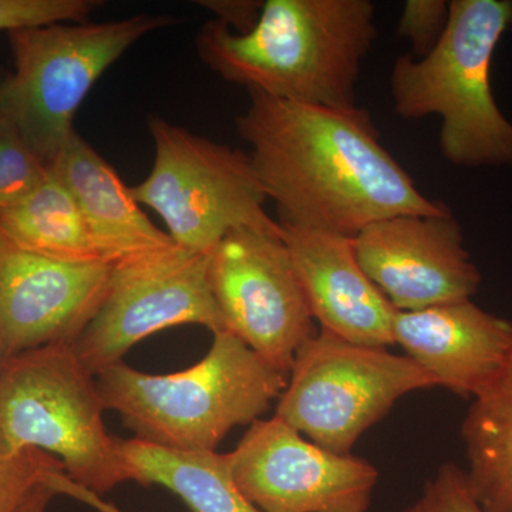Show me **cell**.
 <instances>
[{
  "mask_svg": "<svg viewBox=\"0 0 512 512\" xmlns=\"http://www.w3.org/2000/svg\"><path fill=\"white\" fill-rule=\"evenodd\" d=\"M237 131L251 146L281 225L355 238L386 218L448 210L421 194L362 107L330 109L249 92Z\"/></svg>",
  "mask_w": 512,
  "mask_h": 512,
  "instance_id": "1",
  "label": "cell"
},
{
  "mask_svg": "<svg viewBox=\"0 0 512 512\" xmlns=\"http://www.w3.org/2000/svg\"><path fill=\"white\" fill-rule=\"evenodd\" d=\"M376 37L370 0H266L249 32L211 20L195 46L205 66L248 93L352 109Z\"/></svg>",
  "mask_w": 512,
  "mask_h": 512,
  "instance_id": "2",
  "label": "cell"
},
{
  "mask_svg": "<svg viewBox=\"0 0 512 512\" xmlns=\"http://www.w3.org/2000/svg\"><path fill=\"white\" fill-rule=\"evenodd\" d=\"M512 29V0H451L446 32L429 55L397 57L394 111L404 120L439 116L441 156L454 167L512 165V123L494 99L491 67Z\"/></svg>",
  "mask_w": 512,
  "mask_h": 512,
  "instance_id": "3",
  "label": "cell"
},
{
  "mask_svg": "<svg viewBox=\"0 0 512 512\" xmlns=\"http://www.w3.org/2000/svg\"><path fill=\"white\" fill-rule=\"evenodd\" d=\"M286 383L228 330L214 333L210 352L190 369L148 375L121 362L97 376L106 410L136 439L180 451H217L234 427L259 420Z\"/></svg>",
  "mask_w": 512,
  "mask_h": 512,
  "instance_id": "4",
  "label": "cell"
},
{
  "mask_svg": "<svg viewBox=\"0 0 512 512\" xmlns=\"http://www.w3.org/2000/svg\"><path fill=\"white\" fill-rule=\"evenodd\" d=\"M104 412L97 376L73 345L0 360V447L50 454L74 483L99 495L130 481Z\"/></svg>",
  "mask_w": 512,
  "mask_h": 512,
  "instance_id": "5",
  "label": "cell"
},
{
  "mask_svg": "<svg viewBox=\"0 0 512 512\" xmlns=\"http://www.w3.org/2000/svg\"><path fill=\"white\" fill-rule=\"evenodd\" d=\"M175 23L170 15H137L9 32L15 70L0 86V113L50 168L97 80L141 37Z\"/></svg>",
  "mask_w": 512,
  "mask_h": 512,
  "instance_id": "6",
  "label": "cell"
},
{
  "mask_svg": "<svg viewBox=\"0 0 512 512\" xmlns=\"http://www.w3.org/2000/svg\"><path fill=\"white\" fill-rule=\"evenodd\" d=\"M154 164L134 200L160 215L177 247L210 255L242 228L279 232L249 154L197 136L161 117L148 120Z\"/></svg>",
  "mask_w": 512,
  "mask_h": 512,
  "instance_id": "7",
  "label": "cell"
},
{
  "mask_svg": "<svg viewBox=\"0 0 512 512\" xmlns=\"http://www.w3.org/2000/svg\"><path fill=\"white\" fill-rule=\"evenodd\" d=\"M431 387L436 380L410 357L320 329L296 353L275 416L326 450L352 454L397 400Z\"/></svg>",
  "mask_w": 512,
  "mask_h": 512,
  "instance_id": "8",
  "label": "cell"
},
{
  "mask_svg": "<svg viewBox=\"0 0 512 512\" xmlns=\"http://www.w3.org/2000/svg\"><path fill=\"white\" fill-rule=\"evenodd\" d=\"M207 275L225 329L289 377L316 329L282 228L232 231L208 255Z\"/></svg>",
  "mask_w": 512,
  "mask_h": 512,
  "instance_id": "9",
  "label": "cell"
},
{
  "mask_svg": "<svg viewBox=\"0 0 512 512\" xmlns=\"http://www.w3.org/2000/svg\"><path fill=\"white\" fill-rule=\"evenodd\" d=\"M208 256L174 247L113 268L109 292L74 343L84 366L99 376L123 362L136 343L181 325L224 332L207 275Z\"/></svg>",
  "mask_w": 512,
  "mask_h": 512,
  "instance_id": "10",
  "label": "cell"
},
{
  "mask_svg": "<svg viewBox=\"0 0 512 512\" xmlns=\"http://www.w3.org/2000/svg\"><path fill=\"white\" fill-rule=\"evenodd\" d=\"M242 494L264 512H367L379 471L312 443L279 417L256 420L228 453Z\"/></svg>",
  "mask_w": 512,
  "mask_h": 512,
  "instance_id": "11",
  "label": "cell"
},
{
  "mask_svg": "<svg viewBox=\"0 0 512 512\" xmlns=\"http://www.w3.org/2000/svg\"><path fill=\"white\" fill-rule=\"evenodd\" d=\"M353 245L363 271L397 311L467 301L483 281L450 208L377 221Z\"/></svg>",
  "mask_w": 512,
  "mask_h": 512,
  "instance_id": "12",
  "label": "cell"
},
{
  "mask_svg": "<svg viewBox=\"0 0 512 512\" xmlns=\"http://www.w3.org/2000/svg\"><path fill=\"white\" fill-rule=\"evenodd\" d=\"M113 268L33 254L0 231V360L74 345L99 312Z\"/></svg>",
  "mask_w": 512,
  "mask_h": 512,
  "instance_id": "13",
  "label": "cell"
},
{
  "mask_svg": "<svg viewBox=\"0 0 512 512\" xmlns=\"http://www.w3.org/2000/svg\"><path fill=\"white\" fill-rule=\"evenodd\" d=\"M281 228L320 329L357 345H394L396 309L363 271L353 238L293 225Z\"/></svg>",
  "mask_w": 512,
  "mask_h": 512,
  "instance_id": "14",
  "label": "cell"
},
{
  "mask_svg": "<svg viewBox=\"0 0 512 512\" xmlns=\"http://www.w3.org/2000/svg\"><path fill=\"white\" fill-rule=\"evenodd\" d=\"M393 338L437 387L474 399L504 365L512 323L467 299L419 311L396 309Z\"/></svg>",
  "mask_w": 512,
  "mask_h": 512,
  "instance_id": "15",
  "label": "cell"
},
{
  "mask_svg": "<svg viewBox=\"0 0 512 512\" xmlns=\"http://www.w3.org/2000/svg\"><path fill=\"white\" fill-rule=\"evenodd\" d=\"M50 171L72 192L104 264L117 268L177 247L144 214L117 171L76 130Z\"/></svg>",
  "mask_w": 512,
  "mask_h": 512,
  "instance_id": "16",
  "label": "cell"
},
{
  "mask_svg": "<svg viewBox=\"0 0 512 512\" xmlns=\"http://www.w3.org/2000/svg\"><path fill=\"white\" fill-rule=\"evenodd\" d=\"M119 450L128 480L173 491L191 512H264L239 490L228 454L171 450L136 437L119 439Z\"/></svg>",
  "mask_w": 512,
  "mask_h": 512,
  "instance_id": "17",
  "label": "cell"
},
{
  "mask_svg": "<svg viewBox=\"0 0 512 512\" xmlns=\"http://www.w3.org/2000/svg\"><path fill=\"white\" fill-rule=\"evenodd\" d=\"M461 439L477 503L485 512H512V345L500 372L471 399Z\"/></svg>",
  "mask_w": 512,
  "mask_h": 512,
  "instance_id": "18",
  "label": "cell"
},
{
  "mask_svg": "<svg viewBox=\"0 0 512 512\" xmlns=\"http://www.w3.org/2000/svg\"><path fill=\"white\" fill-rule=\"evenodd\" d=\"M0 231L20 248L46 258L103 262L72 192L52 171L28 197L0 212Z\"/></svg>",
  "mask_w": 512,
  "mask_h": 512,
  "instance_id": "19",
  "label": "cell"
},
{
  "mask_svg": "<svg viewBox=\"0 0 512 512\" xmlns=\"http://www.w3.org/2000/svg\"><path fill=\"white\" fill-rule=\"evenodd\" d=\"M62 471L63 464L43 451L8 453L0 447V512H23Z\"/></svg>",
  "mask_w": 512,
  "mask_h": 512,
  "instance_id": "20",
  "label": "cell"
},
{
  "mask_svg": "<svg viewBox=\"0 0 512 512\" xmlns=\"http://www.w3.org/2000/svg\"><path fill=\"white\" fill-rule=\"evenodd\" d=\"M49 173L18 128L0 113V212L28 197Z\"/></svg>",
  "mask_w": 512,
  "mask_h": 512,
  "instance_id": "21",
  "label": "cell"
},
{
  "mask_svg": "<svg viewBox=\"0 0 512 512\" xmlns=\"http://www.w3.org/2000/svg\"><path fill=\"white\" fill-rule=\"evenodd\" d=\"M101 5L100 0H0V32L84 23Z\"/></svg>",
  "mask_w": 512,
  "mask_h": 512,
  "instance_id": "22",
  "label": "cell"
},
{
  "mask_svg": "<svg viewBox=\"0 0 512 512\" xmlns=\"http://www.w3.org/2000/svg\"><path fill=\"white\" fill-rule=\"evenodd\" d=\"M400 512H485L477 503L466 471L453 463L443 464L427 481L420 497Z\"/></svg>",
  "mask_w": 512,
  "mask_h": 512,
  "instance_id": "23",
  "label": "cell"
},
{
  "mask_svg": "<svg viewBox=\"0 0 512 512\" xmlns=\"http://www.w3.org/2000/svg\"><path fill=\"white\" fill-rule=\"evenodd\" d=\"M450 18L447 0H407L397 25V35L412 45L416 59L429 55L446 32Z\"/></svg>",
  "mask_w": 512,
  "mask_h": 512,
  "instance_id": "24",
  "label": "cell"
},
{
  "mask_svg": "<svg viewBox=\"0 0 512 512\" xmlns=\"http://www.w3.org/2000/svg\"><path fill=\"white\" fill-rule=\"evenodd\" d=\"M202 8L210 9L218 16L220 22L229 29H237L239 35L254 28L261 16L264 2L254 0H217V2H200Z\"/></svg>",
  "mask_w": 512,
  "mask_h": 512,
  "instance_id": "25",
  "label": "cell"
},
{
  "mask_svg": "<svg viewBox=\"0 0 512 512\" xmlns=\"http://www.w3.org/2000/svg\"><path fill=\"white\" fill-rule=\"evenodd\" d=\"M53 488L57 495H66L73 500L86 504L87 507L93 508L97 512H123L116 504L104 500L101 495L94 493L83 485L74 483L72 478L67 477L66 473H59L53 478Z\"/></svg>",
  "mask_w": 512,
  "mask_h": 512,
  "instance_id": "26",
  "label": "cell"
},
{
  "mask_svg": "<svg viewBox=\"0 0 512 512\" xmlns=\"http://www.w3.org/2000/svg\"><path fill=\"white\" fill-rule=\"evenodd\" d=\"M53 497H56V493L52 485L43 488V490H40L39 493L36 494V497L30 501L28 507H26L23 512H46Z\"/></svg>",
  "mask_w": 512,
  "mask_h": 512,
  "instance_id": "27",
  "label": "cell"
},
{
  "mask_svg": "<svg viewBox=\"0 0 512 512\" xmlns=\"http://www.w3.org/2000/svg\"><path fill=\"white\" fill-rule=\"evenodd\" d=\"M6 74L0 72V86H2L3 80H5Z\"/></svg>",
  "mask_w": 512,
  "mask_h": 512,
  "instance_id": "28",
  "label": "cell"
}]
</instances>
